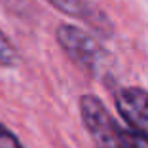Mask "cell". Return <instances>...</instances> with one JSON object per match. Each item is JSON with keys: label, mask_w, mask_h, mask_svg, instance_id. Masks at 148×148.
I'll return each instance as SVG.
<instances>
[{"label": "cell", "mask_w": 148, "mask_h": 148, "mask_svg": "<svg viewBox=\"0 0 148 148\" xmlns=\"http://www.w3.org/2000/svg\"><path fill=\"white\" fill-rule=\"evenodd\" d=\"M51 8H55L57 12H61L63 15H69V17H74V19H82V21L89 23L101 31L103 29V23L97 21V17H105V15H101L99 12L91 10V6L87 4L86 0H46ZM108 25V23H105Z\"/></svg>", "instance_id": "277c9868"}, {"label": "cell", "mask_w": 148, "mask_h": 148, "mask_svg": "<svg viewBox=\"0 0 148 148\" xmlns=\"http://www.w3.org/2000/svg\"><path fill=\"white\" fill-rule=\"evenodd\" d=\"M19 59L21 57H19L15 44L0 29V69H15L19 65Z\"/></svg>", "instance_id": "5b68a950"}, {"label": "cell", "mask_w": 148, "mask_h": 148, "mask_svg": "<svg viewBox=\"0 0 148 148\" xmlns=\"http://www.w3.org/2000/svg\"><path fill=\"white\" fill-rule=\"evenodd\" d=\"M0 148H23L17 135L12 129H8L4 123H0Z\"/></svg>", "instance_id": "52a82bcc"}, {"label": "cell", "mask_w": 148, "mask_h": 148, "mask_svg": "<svg viewBox=\"0 0 148 148\" xmlns=\"http://www.w3.org/2000/svg\"><path fill=\"white\" fill-rule=\"evenodd\" d=\"M55 40L76 65H80L89 72L95 70L101 59L105 57V48L99 44L95 36H91L89 32H86L76 25H70V23H61L57 27Z\"/></svg>", "instance_id": "7a4b0ae2"}, {"label": "cell", "mask_w": 148, "mask_h": 148, "mask_svg": "<svg viewBox=\"0 0 148 148\" xmlns=\"http://www.w3.org/2000/svg\"><path fill=\"white\" fill-rule=\"evenodd\" d=\"M122 140L125 148H148V135L135 129H122Z\"/></svg>", "instance_id": "8992f818"}, {"label": "cell", "mask_w": 148, "mask_h": 148, "mask_svg": "<svg viewBox=\"0 0 148 148\" xmlns=\"http://www.w3.org/2000/svg\"><path fill=\"white\" fill-rule=\"evenodd\" d=\"M80 116L97 148H125L122 140V127L110 116L101 99L95 95H82Z\"/></svg>", "instance_id": "6da1fadb"}, {"label": "cell", "mask_w": 148, "mask_h": 148, "mask_svg": "<svg viewBox=\"0 0 148 148\" xmlns=\"http://www.w3.org/2000/svg\"><path fill=\"white\" fill-rule=\"evenodd\" d=\"M116 108L129 125V129L148 135V91L143 87H122L116 95Z\"/></svg>", "instance_id": "3957f363"}]
</instances>
